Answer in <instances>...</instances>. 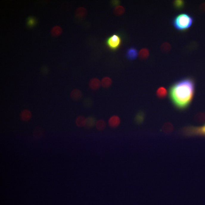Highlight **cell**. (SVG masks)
<instances>
[{
    "instance_id": "e0dca14e",
    "label": "cell",
    "mask_w": 205,
    "mask_h": 205,
    "mask_svg": "<svg viewBox=\"0 0 205 205\" xmlns=\"http://www.w3.org/2000/svg\"><path fill=\"white\" fill-rule=\"evenodd\" d=\"M149 55V50L146 48H142L138 52V56L141 60H145L147 59Z\"/></svg>"
},
{
    "instance_id": "7c38bea8",
    "label": "cell",
    "mask_w": 205,
    "mask_h": 205,
    "mask_svg": "<svg viewBox=\"0 0 205 205\" xmlns=\"http://www.w3.org/2000/svg\"><path fill=\"white\" fill-rule=\"evenodd\" d=\"M101 85L103 88H110L113 84V80L110 77L106 76L102 77L101 80Z\"/></svg>"
},
{
    "instance_id": "d4e9b609",
    "label": "cell",
    "mask_w": 205,
    "mask_h": 205,
    "mask_svg": "<svg viewBox=\"0 0 205 205\" xmlns=\"http://www.w3.org/2000/svg\"><path fill=\"white\" fill-rule=\"evenodd\" d=\"M163 129V131H164L165 132H170L173 131V126L171 123H166L164 125Z\"/></svg>"
},
{
    "instance_id": "cb8c5ba5",
    "label": "cell",
    "mask_w": 205,
    "mask_h": 205,
    "mask_svg": "<svg viewBox=\"0 0 205 205\" xmlns=\"http://www.w3.org/2000/svg\"><path fill=\"white\" fill-rule=\"evenodd\" d=\"M171 46L169 43L166 42L163 44L161 46V49L163 52H167L171 49Z\"/></svg>"
},
{
    "instance_id": "52a82bcc",
    "label": "cell",
    "mask_w": 205,
    "mask_h": 205,
    "mask_svg": "<svg viewBox=\"0 0 205 205\" xmlns=\"http://www.w3.org/2000/svg\"><path fill=\"white\" fill-rule=\"evenodd\" d=\"M126 56L128 60H135L138 56V50L134 47H131L127 50Z\"/></svg>"
},
{
    "instance_id": "44dd1931",
    "label": "cell",
    "mask_w": 205,
    "mask_h": 205,
    "mask_svg": "<svg viewBox=\"0 0 205 205\" xmlns=\"http://www.w3.org/2000/svg\"><path fill=\"white\" fill-rule=\"evenodd\" d=\"M145 114L143 112H139L136 116L135 118V123L137 124H141L145 120Z\"/></svg>"
},
{
    "instance_id": "ba28073f",
    "label": "cell",
    "mask_w": 205,
    "mask_h": 205,
    "mask_svg": "<svg viewBox=\"0 0 205 205\" xmlns=\"http://www.w3.org/2000/svg\"><path fill=\"white\" fill-rule=\"evenodd\" d=\"M19 117L21 121L24 122H28L32 117V114L29 109H24L21 112Z\"/></svg>"
},
{
    "instance_id": "d6986e66",
    "label": "cell",
    "mask_w": 205,
    "mask_h": 205,
    "mask_svg": "<svg viewBox=\"0 0 205 205\" xmlns=\"http://www.w3.org/2000/svg\"><path fill=\"white\" fill-rule=\"evenodd\" d=\"M62 32V29L60 26H55L51 29V35L54 37L59 36Z\"/></svg>"
},
{
    "instance_id": "8992f818",
    "label": "cell",
    "mask_w": 205,
    "mask_h": 205,
    "mask_svg": "<svg viewBox=\"0 0 205 205\" xmlns=\"http://www.w3.org/2000/svg\"><path fill=\"white\" fill-rule=\"evenodd\" d=\"M190 133L192 136H205V125L201 127L192 126L191 128Z\"/></svg>"
},
{
    "instance_id": "277c9868",
    "label": "cell",
    "mask_w": 205,
    "mask_h": 205,
    "mask_svg": "<svg viewBox=\"0 0 205 205\" xmlns=\"http://www.w3.org/2000/svg\"><path fill=\"white\" fill-rule=\"evenodd\" d=\"M121 123V119L117 115H113L111 116L108 121V124L109 127L113 129L117 128L120 126Z\"/></svg>"
},
{
    "instance_id": "484cf974",
    "label": "cell",
    "mask_w": 205,
    "mask_h": 205,
    "mask_svg": "<svg viewBox=\"0 0 205 205\" xmlns=\"http://www.w3.org/2000/svg\"><path fill=\"white\" fill-rule=\"evenodd\" d=\"M83 103L84 106L86 108H89L92 105V102L91 99H86L83 101Z\"/></svg>"
},
{
    "instance_id": "3957f363",
    "label": "cell",
    "mask_w": 205,
    "mask_h": 205,
    "mask_svg": "<svg viewBox=\"0 0 205 205\" xmlns=\"http://www.w3.org/2000/svg\"><path fill=\"white\" fill-rule=\"evenodd\" d=\"M122 40L120 35L115 33L106 39V45L111 51H116L122 45Z\"/></svg>"
},
{
    "instance_id": "4fadbf2b",
    "label": "cell",
    "mask_w": 205,
    "mask_h": 205,
    "mask_svg": "<svg viewBox=\"0 0 205 205\" xmlns=\"http://www.w3.org/2000/svg\"><path fill=\"white\" fill-rule=\"evenodd\" d=\"M167 89L164 87H161L156 90V96L160 99H164L167 96Z\"/></svg>"
},
{
    "instance_id": "603a6c76",
    "label": "cell",
    "mask_w": 205,
    "mask_h": 205,
    "mask_svg": "<svg viewBox=\"0 0 205 205\" xmlns=\"http://www.w3.org/2000/svg\"><path fill=\"white\" fill-rule=\"evenodd\" d=\"M173 5L176 9L181 10L185 6V2L181 0H177L174 1L173 2Z\"/></svg>"
},
{
    "instance_id": "5b68a950",
    "label": "cell",
    "mask_w": 205,
    "mask_h": 205,
    "mask_svg": "<svg viewBox=\"0 0 205 205\" xmlns=\"http://www.w3.org/2000/svg\"><path fill=\"white\" fill-rule=\"evenodd\" d=\"M88 86L91 90L93 91H97L102 87L101 80L97 77H93L90 80Z\"/></svg>"
},
{
    "instance_id": "ffe728a7",
    "label": "cell",
    "mask_w": 205,
    "mask_h": 205,
    "mask_svg": "<svg viewBox=\"0 0 205 205\" xmlns=\"http://www.w3.org/2000/svg\"><path fill=\"white\" fill-rule=\"evenodd\" d=\"M27 26L29 28H33L36 25L37 20L34 16H29L27 19Z\"/></svg>"
},
{
    "instance_id": "ac0fdd59",
    "label": "cell",
    "mask_w": 205,
    "mask_h": 205,
    "mask_svg": "<svg viewBox=\"0 0 205 205\" xmlns=\"http://www.w3.org/2000/svg\"><path fill=\"white\" fill-rule=\"evenodd\" d=\"M107 125L106 122L103 119H100L97 120L95 127L98 131H102L106 128Z\"/></svg>"
},
{
    "instance_id": "5bb4252c",
    "label": "cell",
    "mask_w": 205,
    "mask_h": 205,
    "mask_svg": "<svg viewBox=\"0 0 205 205\" xmlns=\"http://www.w3.org/2000/svg\"><path fill=\"white\" fill-rule=\"evenodd\" d=\"M87 119L84 116L80 115L76 118L75 123L78 127H85Z\"/></svg>"
},
{
    "instance_id": "4316f807",
    "label": "cell",
    "mask_w": 205,
    "mask_h": 205,
    "mask_svg": "<svg viewBox=\"0 0 205 205\" xmlns=\"http://www.w3.org/2000/svg\"><path fill=\"white\" fill-rule=\"evenodd\" d=\"M111 4L113 6L116 7L118 5H119L120 3V1H117V0H115V1H111Z\"/></svg>"
},
{
    "instance_id": "9c48e42d",
    "label": "cell",
    "mask_w": 205,
    "mask_h": 205,
    "mask_svg": "<svg viewBox=\"0 0 205 205\" xmlns=\"http://www.w3.org/2000/svg\"><path fill=\"white\" fill-rule=\"evenodd\" d=\"M70 98L74 101H78L83 96V93L78 88H74L71 91L70 94Z\"/></svg>"
},
{
    "instance_id": "9a60e30c",
    "label": "cell",
    "mask_w": 205,
    "mask_h": 205,
    "mask_svg": "<svg viewBox=\"0 0 205 205\" xmlns=\"http://www.w3.org/2000/svg\"><path fill=\"white\" fill-rule=\"evenodd\" d=\"M86 123L84 127L88 129H90L95 126L97 120L95 117L94 116H89L86 118Z\"/></svg>"
},
{
    "instance_id": "30bf717a",
    "label": "cell",
    "mask_w": 205,
    "mask_h": 205,
    "mask_svg": "<svg viewBox=\"0 0 205 205\" xmlns=\"http://www.w3.org/2000/svg\"><path fill=\"white\" fill-rule=\"evenodd\" d=\"M88 13V11L84 7H80L77 8L75 12V16L77 18L81 19L84 18Z\"/></svg>"
},
{
    "instance_id": "83f0119b",
    "label": "cell",
    "mask_w": 205,
    "mask_h": 205,
    "mask_svg": "<svg viewBox=\"0 0 205 205\" xmlns=\"http://www.w3.org/2000/svg\"><path fill=\"white\" fill-rule=\"evenodd\" d=\"M200 9L202 12H205V2L203 3L201 5Z\"/></svg>"
},
{
    "instance_id": "6da1fadb",
    "label": "cell",
    "mask_w": 205,
    "mask_h": 205,
    "mask_svg": "<svg viewBox=\"0 0 205 205\" xmlns=\"http://www.w3.org/2000/svg\"><path fill=\"white\" fill-rule=\"evenodd\" d=\"M195 83L192 77H187L174 83L169 88V97L176 109L186 110L194 97Z\"/></svg>"
},
{
    "instance_id": "7402d4cb",
    "label": "cell",
    "mask_w": 205,
    "mask_h": 205,
    "mask_svg": "<svg viewBox=\"0 0 205 205\" xmlns=\"http://www.w3.org/2000/svg\"><path fill=\"white\" fill-rule=\"evenodd\" d=\"M194 119L196 122H205V113H199L197 114L195 116Z\"/></svg>"
},
{
    "instance_id": "2e32d148",
    "label": "cell",
    "mask_w": 205,
    "mask_h": 205,
    "mask_svg": "<svg viewBox=\"0 0 205 205\" xmlns=\"http://www.w3.org/2000/svg\"><path fill=\"white\" fill-rule=\"evenodd\" d=\"M125 12V8L122 5H120L115 7L113 10V13L114 15L117 16H122L124 14Z\"/></svg>"
},
{
    "instance_id": "7a4b0ae2",
    "label": "cell",
    "mask_w": 205,
    "mask_h": 205,
    "mask_svg": "<svg viewBox=\"0 0 205 205\" xmlns=\"http://www.w3.org/2000/svg\"><path fill=\"white\" fill-rule=\"evenodd\" d=\"M194 22L193 18L186 13H182L176 16L172 21V24L176 29L184 32L189 29Z\"/></svg>"
},
{
    "instance_id": "8fae6325",
    "label": "cell",
    "mask_w": 205,
    "mask_h": 205,
    "mask_svg": "<svg viewBox=\"0 0 205 205\" xmlns=\"http://www.w3.org/2000/svg\"><path fill=\"white\" fill-rule=\"evenodd\" d=\"M33 134L34 138L36 139H41L44 136L45 134V131L42 127L38 126L34 128Z\"/></svg>"
}]
</instances>
